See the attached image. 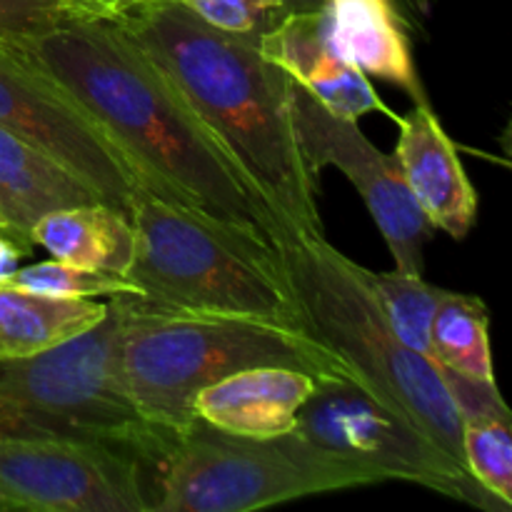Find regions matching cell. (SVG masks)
<instances>
[{
    "label": "cell",
    "mask_w": 512,
    "mask_h": 512,
    "mask_svg": "<svg viewBox=\"0 0 512 512\" xmlns=\"http://www.w3.org/2000/svg\"><path fill=\"white\" fill-rule=\"evenodd\" d=\"M120 308L78 338L18 360H0V435L63 438L123 450L148 468L175 435L140 415L120 370Z\"/></svg>",
    "instance_id": "6"
},
{
    "label": "cell",
    "mask_w": 512,
    "mask_h": 512,
    "mask_svg": "<svg viewBox=\"0 0 512 512\" xmlns=\"http://www.w3.org/2000/svg\"><path fill=\"white\" fill-rule=\"evenodd\" d=\"M0 228H5V223H3V218H0ZM5 230H8V228H5Z\"/></svg>",
    "instance_id": "28"
},
{
    "label": "cell",
    "mask_w": 512,
    "mask_h": 512,
    "mask_svg": "<svg viewBox=\"0 0 512 512\" xmlns=\"http://www.w3.org/2000/svg\"><path fill=\"white\" fill-rule=\"evenodd\" d=\"M258 45L270 63L335 115L350 120H360L368 113H380L390 120L400 118L375 93L368 75L350 65L335 48L323 8L313 13H288Z\"/></svg>",
    "instance_id": "12"
},
{
    "label": "cell",
    "mask_w": 512,
    "mask_h": 512,
    "mask_svg": "<svg viewBox=\"0 0 512 512\" xmlns=\"http://www.w3.org/2000/svg\"><path fill=\"white\" fill-rule=\"evenodd\" d=\"M430 358L448 373L495 383L488 305L475 295L445 290L430 325Z\"/></svg>",
    "instance_id": "20"
},
{
    "label": "cell",
    "mask_w": 512,
    "mask_h": 512,
    "mask_svg": "<svg viewBox=\"0 0 512 512\" xmlns=\"http://www.w3.org/2000/svg\"><path fill=\"white\" fill-rule=\"evenodd\" d=\"M365 273L395 338L415 353L430 358V325L445 290L428 283L420 273H405L398 268L390 273Z\"/></svg>",
    "instance_id": "21"
},
{
    "label": "cell",
    "mask_w": 512,
    "mask_h": 512,
    "mask_svg": "<svg viewBox=\"0 0 512 512\" xmlns=\"http://www.w3.org/2000/svg\"><path fill=\"white\" fill-rule=\"evenodd\" d=\"M130 223L135 255L125 278L143 300L185 313L235 315L303 330L265 238L155 193L135 198Z\"/></svg>",
    "instance_id": "5"
},
{
    "label": "cell",
    "mask_w": 512,
    "mask_h": 512,
    "mask_svg": "<svg viewBox=\"0 0 512 512\" xmlns=\"http://www.w3.org/2000/svg\"><path fill=\"white\" fill-rule=\"evenodd\" d=\"M30 245L23 243L20 238H15L10 230L0 228V285L8 283L15 275V270L20 268V260L28 255Z\"/></svg>",
    "instance_id": "27"
},
{
    "label": "cell",
    "mask_w": 512,
    "mask_h": 512,
    "mask_svg": "<svg viewBox=\"0 0 512 512\" xmlns=\"http://www.w3.org/2000/svg\"><path fill=\"white\" fill-rule=\"evenodd\" d=\"M28 240L55 260L118 275L128 273L135 255L130 215L103 200L50 210L35 220Z\"/></svg>",
    "instance_id": "16"
},
{
    "label": "cell",
    "mask_w": 512,
    "mask_h": 512,
    "mask_svg": "<svg viewBox=\"0 0 512 512\" xmlns=\"http://www.w3.org/2000/svg\"><path fill=\"white\" fill-rule=\"evenodd\" d=\"M150 3V0H68L73 15H85V18L115 20L125 10L138 8V5Z\"/></svg>",
    "instance_id": "26"
},
{
    "label": "cell",
    "mask_w": 512,
    "mask_h": 512,
    "mask_svg": "<svg viewBox=\"0 0 512 512\" xmlns=\"http://www.w3.org/2000/svg\"><path fill=\"white\" fill-rule=\"evenodd\" d=\"M143 470L108 445L0 435V510L150 512Z\"/></svg>",
    "instance_id": "10"
},
{
    "label": "cell",
    "mask_w": 512,
    "mask_h": 512,
    "mask_svg": "<svg viewBox=\"0 0 512 512\" xmlns=\"http://www.w3.org/2000/svg\"><path fill=\"white\" fill-rule=\"evenodd\" d=\"M0 45L83 105L150 193L265 240L285 230L183 95L115 23L70 15Z\"/></svg>",
    "instance_id": "1"
},
{
    "label": "cell",
    "mask_w": 512,
    "mask_h": 512,
    "mask_svg": "<svg viewBox=\"0 0 512 512\" xmlns=\"http://www.w3.org/2000/svg\"><path fill=\"white\" fill-rule=\"evenodd\" d=\"M295 433L383 480H405L483 510H503L465 468L443 453L413 420L380 403L353 378H318Z\"/></svg>",
    "instance_id": "8"
},
{
    "label": "cell",
    "mask_w": 512,
    "mask_h": 512,
    "mask_svg": "<svg viewBox=\"0 0 512 512\" xmlns=\"http://www.w3.org/2000/svg\"><path fill=\"white\" fill-rule=\"evenodd\" d=\"M95 200L83 180L0 128V218L15 238L30 245L28 230L45 213Z\"/></svg>",
    "instance_id": "17"
},
{
    "label": "cell",
    "mask_w": 512,
    "mask_h": 512,
    "mask_svg": "<svg viewBox=\"0 0 512 512\" xmlns=\"http://www.w3.org/2000/svg\"><path fill=\"white\" fill-rule=\"evenodd\" d=\"M158 498L150 512H248L380 478L318 448L298 433L250 440L195 420L155 465Z\"/></svg>",
    "instance_id": "7"
},
{
    "label": "cell",
    "mask_w": 512,
    "mask_h": 512,
    "mask_svg": "<svg viewBox=\"0 0 512 512\" xmlns=\"http://www.w3.org/2000/svg\"><path fill=\"white\" fill-rule=\"evenodd\" d=\"M5 285L35 290V293L60 295V298H115V295L135 293L133 283L125 275L108 270H90L63 260H43L15 270Z\"/></svg>",
    "instance_id": "22"
},
{
    "label": "cell",
    "mask_w": 512,
    "mask_h": 512,
    "mask_svg": "<svg viewBox=\"0 0 512 512\" xmlns=\"http://www.w3.org/2000/svg\"><path fill=\"white\" fill-rule=\"evenodd\" d=\"M323 10L335 48L350 65L398 85L415 103H430L393 0H325Z\"/></svg>",
    "instance_id": "15"
},
{
    "label": "cell",
    "mask_w": 512,
    "mask_h": 512,
    "mask_svg": "<svg viewBox=\"0 0 512 512\" xmlns=\"http://www.w3.org/2000/svg\"><path fill=\"white\" fill-rule=\"evenodd\" d=\"M70 15L68 0H0V43L40 35Z\"/></svg>",
    "instance_id": "24"
},
{
    "label": "cell",
    "mask_w": 512,
    "mask_h": 512,
    "mask_svg": "<svg viewBox=\"0 0 512 512\" xmlns=\"http://www.w3.org/2000/svg\"><path fill=\"white\" fill-rule=\"evenodd\" d=\"M120 370L150 425L175 435L193 428V398L215 380L258 365H288L318 378H350L343 360L288 325L235 315L160 308L140 295H115Z\"/></svg>",
    "instance_id": "4"
},
{
    "label": "cell",
    "mask_w": 512,
    "mask_h": 512,
    "mask_svg": "<svg viewBox=\"0 0 512 512\" xmlns=\"http://www.w3.org/2000/svg\"><path fill=\"white\" fill-rule=\"evenodd\" d=\"M400 128L395 160L420 213L435 230L463 240L478 220V193L470 183L455 143L430 103H415Z\"/></svg>",
    "instance_id": "13"
},
{
    "label": "cell",
    "mask_w": 512,
    "mask_h": 512,
    "mask_svg": "<svg viewBox=\"0 0 512 512\" xmlns=\"http://www.w3.org/2000/svg\"><path fill=\"white\" fill-rule=\"evenodd\" d=\"M108 313V300L60 298L0 285V360H18L78 338Z\"/></svg>",
    "instance_id": "19"
},
{
    "label": "cell",
    "mask_w": 512,
    "mask_h": 512,
    "mask_svg": "<svg viewBox=\"0 0 512 512\" xmlns=\"http://www.w3.org/2000/svg\"><path fill=\"white\" fill-rule=\"evenodd\" d=\"M110 23L173 83L285 230L325 235L320 185L295 138L290 78L258 40L213 28L183 0H150Z\"/></svg>",
    "instance_id": "2"
},
{
    "label": "cell",
    "mask_w": 512,
    "mask_h": 512,
    "mask_svg": "<svg viewBox=\"0 0 512 512\" xmlns=\"http://www.w3.org/2000/svg\"><path fill=\"white\" fill-rule=\"evenodd\" d=\"M325 5V0H285V10L288 13H313ZM395 10L403 18L405 28L415 30V33H423L425 30V18L433 10V0H393Z\"/></svg>",
    "instance_id": "25"
},
{
    "label": "cell",
    "mask_w": 512,
    "mask_h": 512,
    "mask_svg": "<svg viewBox=\"0 0 512 512\" xmlns=\"http://www.w3.org/2000/svg\"><path fill=\"white\" fill-rule=\"evenodd\" d=\"M290 113L300 155L313 183L320 185V173L328 165L338 168L373 215L395 268L423 275V250L435 228L410 195L395 155L370 143L358 120L335 115L295 80H290Z\"/></svg>",
    "instance_id": "11"
},
{
    "label": "cell",
    "mask_w": 512,
    "mask_h": 512,
    "mask_svg": "<svg viewBox=\"0 0 512 512\" xmlns=\"http://www.w3.org/2000/svg\"><path fill=\"white\" fill-rule=\"evenodd\" d=\"M268 243L305 333L343 360L355 383L413 420L465 468L463 420L443 368L395 338L368 283V268L333 248L325 235L280 230Z\"/></svg>",
    "instance_id": "3"
},
{
    "label": "cell",
    "mask_w": 512,
    "mask_h": 512,
    "mask_svg": "<svg viewBox=\"0 0 512 512\" xmlns=\"http://www.w3.org/2000/svg\"><path fill=\"white\" fill-rule=\"evenodd\" d=\"M0 128L83 180L103 203L130 215L150 193L123 150L63 88L0 45Z\"/></svg>",
    "instance_id": "9"
},
{
    "label": "cell",
    "mask_w": 512,
    "mask_h": 512,
    "mask_svg": "<svg viewBox=\"0 0 512 512\" xmlns=\"http://www.w3.org/2000/svg\"><path fill=\"white\" fill-rule=\"evenodd\" d=\"M463 420V463L470 478L512 508V428L510 410L498 383L470 380L443 370Z\"/></svg>",
    "instance_id": "18"
},
{
    "label": "cell",
    "mask_w": 512,
    "mask_h": 512,
    "mask_svg": "<svg viewBox=\"0 0 512 512\" xmlns=\"http://www.w3.org/2000/svg\"><path fill=\"white\" fill-rule=\"evenodd\" d=\"M213 28L260 40L288 15L285 0H183Z\"/></svg>",
    "instance_id": "23"
},
{
    "label": "cell",
    "mask_w": 512,
    "mask_h": 512,
    "mask_svg": "<svg viewBox=\"0 0 512 512\" xmlns=\"http://www.w3.org/2000/svg\"><path fill=\"white\" fill-rule=\"evenodd\" d=\"M315 388L318 375L288 365H258L205 385L193 398V413L220 433L273 440L293 433Z\"/></svg>",
    "instance_id": "14"
}]
</instances>
